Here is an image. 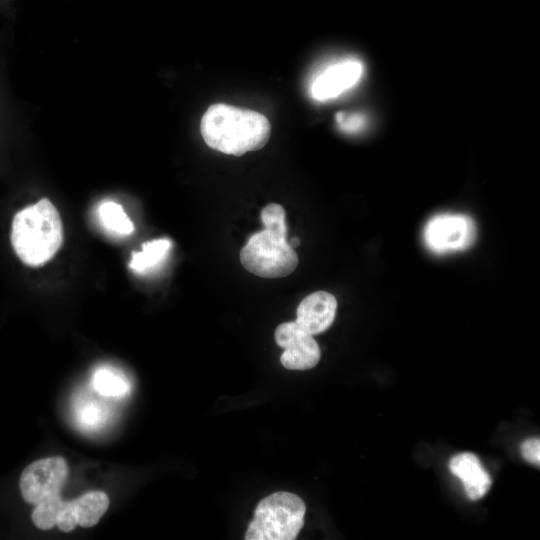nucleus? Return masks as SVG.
<instances>
[{
    "instance_id": "obj_9",
    "label": "nucleus",
    "mask_w": 540,
    "mask_h": 540,
    "mask_svg": "<svg viewBox=\"0 0 540 540\" xmlns=\"http://www.w3.org/2000/svg\"><path fill=\"white\" fill-rule=\"evenodd\" d=\"M337 310V300L326 291H316L306 296L297 308L295 322L311 335L327 330L333 323Z\"/></svg>"
},
{
    "instance_id": "obj_3",
    "label": "nucleus",
    "mask_w": 540,
    "mask_h": 540,
    "mask_svg": "<svg viewBox=\"0 0 540 540\" xmlns=\"http://www.w3.org/2000/svg\"><path fill=\"white\" fill-rule=\"evenodd\" d=\"M303 500L289 492H276L257 505L246 540H293L304 523Z\"/></svg>"
},
{
    "instance_id": "obj_18",
    "label": "nucleus",
    "mask_w": 540,
    "mask_h": 540,
    "mask_svg": "<svg viewBox=\"0 0 540 540\" xmlns=\"http://www.w3.org/2000/svg\"><path fill=\"white\" fill-rule=\"evenodd\" d=\"M56 525L65 533L71 532L77 526V520L71 501H64L57 516Z\"/></svg>"
},
{
    "instance_id": "obj_13",
    "label": "nucleus",
    "mask_w": 540,
    "mask_h": 540,
    "mask_svg": "<svg viewBox=\"0 0 540 540\" xmlns=\"http://www.w3.org/2000/svg\"><path fill=\"white\" fill-rule=\"evenodd\" d=\"M98 216L102 225L117 235H129L134 231V225L122 206L114 201L103 202L98 207Z\"/></svg>"
},
{
    "instance_id": "obj_15",
    "label": "nucleus",
    "mask_w": 540,
    "mask_h": 540,
    "mask_svg": "<svg viewBox=\"0 0 540 540\" xmlns=\"http://www.w3.org/2000/svg\"><path fill=\"white\" fill-rule=\"evenodd\" d=\"M63 502L64 500L58 494L35 505L32 513V521L35 526L42 530L52 529L56 525Z\"/></svg>"
},
{
    "instance_id": "obj_20",
    "label": "nucleus",
    "mask_w": 540,
    "mask_h": 540,
    "mask_svg": "<svg viewBox=\"0 0 540 540\" xmlns=\"http://www.w3.org/2000/svg\"><path fill=\"white\" fill-rule=\"evenodd\" d=\"M101 416L102 412L99 407L92 404L83 407L79 414L80 421L90 427L100 423Z\"/></svg>"
},
{
    "instance_id": "obj_1",
    "label": "nucleus",
    "mask_w": 540,
    "mask_h": 540,
    "mask_svg": "<svg viewBox=\"0 0 540 540\" xmlns=\"http://www.w3.org/2000/svg\"><path fill=\"white\" fill-rule=\"evenodd\" d=\"M200 132L210 148L224 154L241 156L265 146L270 137L271 125L259 112L217 103L204 113Z\"/></svg>"
},
{
    "instance_id": "obj_11",
    "label": "nucleus",
    "mask_w": 540,
    "mask_h": 540,
    "mask_svg": "<svg viewBox=\"0 0 540 540\" xmlns=\"http://www.w3.org/2000/svg\"><path fill=\"white\" fill-rule=\"evenodd\" d=\"M77 525L83 528L95 526L109 507V498L102 491H91L71 501Z\"/></svg>"
},
{
    "instance_id": "obj_19",
    "label": "nucleus",
    "mask_w": 540,
    "mask_h": 540,
    "mask_svg": "<svg viewBox=\"0 0 540 540\" xmlns=\"http://www.w3.org/2000/svg\"><path fill=\"white\" fill-rule=\"evenodd\" d=\"M521 454L523 458L532 464L539 466L540 463V440L530 438L521 444Z\"/></svg>"
},
{
    "instance_id": "obj_7",
    "label": "nucleus",
    "mask_w": 540,
    "mask_h": 540,
    "mask_svg": "<svg viewBox=\"0 0 540 540\" xmlns=\"http://www.w3.org/2000/svg\"><path fill=\"white\" fill-rule=\"evenodd\" d=\"M275 341L284 349L280 361L289 370H307L315 367L321 357L319 345L294 322L280 324L275 330Z\"/></svg>"
},
{
    "instance_id": "obj_21",
    "label": "nucleus",
    "mask_w": 540,
    "mask_h": 540,
    "mask_svg": "<svg viewBox=\"0 0 540 540\" xmlns=\"http://www.w3.org/2000/svg\"><path fill=\"white\" fill-rule=\"evenodd\" d=\"M291 247H297L300 244L298 237H294L290 242H288Z\"/></svg>"
},
{
    "instance_id": "obj_6",
    "label": "nucleus",
    "mask_w": 540,
    "mask_h": 540,
    "mask_svg": "<svg viewBox=\"0 0 540 540\" xmlns=\"http://www.w3.org/2000/svg\"><path fill=\"white\" fill-rule=\"evenodd\" d=\"M476 237L473 220L463 214H439L424 228V242L434 253L461 251L471 246Z\"/></svg>"
},
{
    "instance_id": "obj_16",
    "label": "nucleus",
    "mask_w": 540,
    "mask_h": 540,
    "mask_svg": "<svg viewBox=\"0 0 540 540\" xmlns=\"http://www.w3.org/2000/svg\"><path fill=\"white\" fill-rule=\"evenodd\" d=\"M284 208L276 203L266 205L261 211V221L264 228L280 233H287Z\"/></svg>"
},
{
    "instance_id": "obj_5",
    "label": "nucleus",
    "mask_w": 540,
    "mask_h": 540,
    "mask_svg": "<svg viewBox=\"0 0 540 540\" xmlns=\"http://www.w3.org/2000/svg\"><path fill=\"white\" fill-rule=\"evenodd\" d=\"M69 475V467L61 456L39 459L22 472L19 486L24 500L32 505L60 494Z\"/></svg>"
},
{
    "instance_id": "obj_14",
    "label": "nucleus",
    "mask_w": 540,
    "mask_h": 540,
    "mask_svg": "<svg viewBox=\"0 0 540 540\" xmlns=\"http://www.w3.org/2000/svg\"><path fill=\"white\" fill-rule=\"evenodd\" d=\"M92 382L94 389L103 396H121L129 391L127 381L108 368L98 369Z\"/></svg>"
},
{
    "instance_id": "obj_17",
    "label": "nucleus",
    "mask_w": 540,
    "mask_h": 540,
    "mask_svg": "<svg viewBox=\"0 0 540 540\" xmlns=\"http://www.w3.org/2000/svg\"><path fill=\"white\" fill-rule=\"evenodd\" d=\"M339 127L348 133L359 132L366 125V119L359 113H338L336 116Z\"/></svg>"
},
{
    "instance_id": "obj_10",
    "label": "nucleus",
    "mask_w": 540,
    "mask_h": 540,
    "mask_svg": "<svg viewBox=\"0 0 540 540\" xmlns=\"http://www.w3.org/2000/svg\"><path fill=\"white\" fill-rule=\"evenodd\" d=\"M449 469L461 479L469 499L478 500L489 491L491 477L475 454L465 452L453 456Z\"/></svg>"
},
{
    "instance_id": "obj_12",
    "label": "nucleus",
    "mask_w": 540,
    "mask_h": 540,
    "mask_svg": "<svg viewBox=\"0 0 540 540\" xmlns=\"http://www.w3.org/2000/svg\"><path fill=\"white\" fill-rule=\"evenodd\" d=\"M170 247L171 241L164 238L145 242L141 251L132 254L129 267L139 274L146 273L163 262Z\"/></svg>"
},
{
    "instance_id": "obj_4",
    "label": "nucleus",
    "mask_w": 540,
    "mask_h": 540,
    "mask_svg": "<svg viewBox=\"0 0 540 540\" xmlns=\"http://www.w3.org/2000/svg\"><path fill=\"white\" fill-rule=\"evenodd\" d=\"M239 257L247 271L263 278L288 276L298 265V256L287 242V234L266 228L249 238Z\"/></svg>"
},
{
    "instance_id": "obj_2",
    "label": "nucleus",
    "mask_w": 540,
    "mask_h": 540,
    "mask_svg": "<svg viewBox=\"0 0 540 540\" xmlns=\"http://www.w3.org/2000/svg\"><path fill=\"white\" fill-rule=\"evenodd\" d=\"M63 240L61 218L48 199L17 212L12 221L11 243L20 260L32 267L47 263Z\"/></svg>"
},
{
    "instance_id": "obj_8",
    "label": "nucleus",
    "mask_w": 540,
    "mask_h": 540,
    "mask_svg": "<svg viewBox=\"0 0 540 540\" xmlns=\"http://www.w3.org/2000/svg\"><path fill=\"white\" fill-rule=\"evenodd\" d=\"M364 72L362 62L345 58L327 65L313 79L310 87L312 98L318 101L334 99L353 88Z\"/></svg>"
}]
</instances>
